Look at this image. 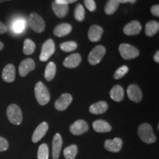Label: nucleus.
I'll list each match as a JSON object with an SVG mask.
<instances>
[{"mask_svg":"<svg viewBox=\"0 0 159 159\" xmlns=\"http://www.w3.org/2000/svg\"><path fill=\"white\" fill-rule=\"evenodd\" d=\"M7 1H11V0H0V3L5 2H7Z\"/></svg>","mask_w":159,"mask_h":159,"instance_id":"37998d69","label":"nucleus"},{"mask_svg":"<svg viewBox=\"0 0 159 159\" xmlns=\"http://www.w3.org/2000/svg\"><path fill=\"white\" fill-rule=\"evenodd\" d=\"M55 42L52 39H48L43 43L41 52L40 55V61H48L52 55L55 53Z\"/></svg>","mask_w":159,"mask_h":159,"instance_id":"423d86ee","label":"nucleus"},{"mask_svg":"<svg viewBox=\"0 0 159 159\" xmlns=\"http://www.w3.org/2000/svg\"><path fill=\"white\" fill-rule=\"evenodd\" d=\"M81 63V56L78 53L69 55L63 61V66L66 68L74 69L78 66Z\"/></svg>","mask_w":159,"mask_h":159,"instance_id":"dca6fc26","label":"nucleus"},{"mask_svg":"<svg viewBox=\"0 0 159 159\" xmlns=\"http://www.w3.org/2000/svg\"><path fill=\"white\" fill-rule=\"evenodd\" d=\"M77 152H78V149H77V145L71 144L64 149L63 155L66 159H75L77 154Z\"/></svg>","mask_w":159,"mask_h":159,"instance_id":"cd10ccee","label":"nucleus"},{"mask_svg":"<svg viewBox=\"0 0 159 159\" xmlns=\"http://www.w3.org/2000/svg\"><path fill=\"white\" fill-rule=\"evenodd\" d=\"M138 134L142 142L147 144H152L156 141V136L153 134L152 127L148 123H144L139 127Z\"/></svg>","mask_w":159,"mask_h":159,"instance_id":"f03ea898","label":"nucleus"},{"mask_svg":"<svg viewBox=\"0 0 159 159\" xmlns=\"http://www.w3.org/2000/svg\"><path fill=\"white\" fill-rule=\"evenodd\" d=\"M136 1L137 0H128V2H130L131 4H134V3H136Z\"/></svg>","mask_w":159,"mask_h":159,"instance_id":"79ce46f5","label":"nucleus"},{"mask_svg":"<svg viewBox=\"0 0 159 159\" xmlns=\"http://www.w3.org/2000/svg\"><path fill=\"white\" fill-rule=\"evenodd\" d=\"M77 1V0H55V2H56L57 4H61V5H68L69 4L74 3Z\"/></svg>","mask_w":159,"mask_h":159,"instance_id":"e433bc0d","label":"nucleus"},{"mask_svg":"<svg viewBox=\"0 0 159 159\" xmlns=\"http://www.w3.org/2000/svg\"><path fill=\"white\" fill-rule=\"evenodd\" d=\"M35 67V61L32 58H27L21 61L19 67V72L21 77H26L30 72L34 70Z\"/></svg>","mask_w":159,"mask_h":159,"instance_id":"1a4fd4ad","label":"nucleus"},{"mask_svg":"<svg viewBox=\"0 0 159 159\" xmlns=\"http://www.w3.org/2000/svg\"><path fill=\"white\" fill-rule=\"evenodd\" d=\"M35 95L38 102L45 105L50 100V93L47 87L42 82H38L35 86Z\"/></svg>","mask_w":159,"mask_h":159,"instance_id":"f257e3e1","label":"nucleus"},{"mask_svg":"<svg viewBox=\"0 0 159 159\" xmlns=\"http://www.w3.org/2000/svg\"><path fill=\"white\" fill-rule=\"evenodd\" d=\"M108 105L104 101H99L91 105L89 108V111L93 114H102L108 110Z\"/></svg>","mask_w":159,"mask_h":159,"instance_id":"412c9836","label":"nucleus"},{"mask_svg":"<svg viewBox=\"0 0 159 159\" xmlns=\"http://www.w3.org/2000/svg\"><path fill=\"white\" fill-rule=\"evenodd\" d=\"M7 116L10 122L15 125H19L22 122V113L21 108L16 104H11L7 107Z\"/></svg>","mask_w":159,"mask_h":159,"instance_id":"7ed1b4c3","label":"nucleus"},{"mask_svg":"<svg viewBox=\"0 0 159 159\" xmlns=\"http://www.w3.org/2000/svg\"><path fill=\"white\" fill-rule=\"evenodd\" d=\"M35 48H36V45L31 39H27L25 40L23 47L24 54L27 55H32L35 52Z\"/></svg>","mask_w":159,"mask_h":159,"instance_id":"bb28decb","label":"nucleus"},{"mask_svg":"<svg viewBox=\"0 0 159 159\" xmlns=\"http://www.w3.org/2000/svg\"><path fill=\"white\" fill-rule=\"evenodd\" d=\"M75 18L78 21H83L85 19V9L80 4L77 5L75 8Z\"/></svg>","mask_w":159,"mask_h":159,"instance_id":"7c9ffc66","label":"nucleus"},{"mask_svg":"<svg viewBox=\"0 0 159 159\" xmlns=\"http://www.w3.org/2000/svg\"><path fill=\"white\" fill-rule=\"evenodd\" d=\"M28 24L35 33H41L45 30V22L41 16L36 13H31L28 16Z\"/></svg>","mask_w":159,"mask_h":159,"instance_id":"20e7f679","label":"nucleus"},{"mask_svg":"<svg viewBox=\"0 0 159 159\" xmlns=\"http://www.w3.org/2000/svg\"><path fill=\"white\" fill-rule=\"evenodd\" d=\"M69 130L72 134L79 136V135L85 134L89 130V125L85 121L83 120V119H80L71 125Z\"/></svg>","mask_w":159,"mask_h":159,"instance_id":"6e6552de","label":"nucleus"},{"mask_svg":"<svg viewBox=\"0 0 159 159\" xmlns=\"http://www.w3.org/2000/svg\"><path fill=\"white\" fill-rule=\"evenodd\" d=\"M63 140L61 135L56 134L52 140V158L58 159L61 148H62Z\"/></svg>","mask_w":159,"mask_h":159,"instance_id":"a211bd4d","label":"nucleus"},{"mask_svg":"<svg viewBox=\"0 0 159 159\" xmlns=\"http://www.w3.org/2000/svg\"><path fill=\"white\" fill-rule=\"evenodd\" d=\"M52 10L54 11L55 14L58 18H64L68 14L69 12V6L66 5H61V4H57L56 2H53L52 5Z\"/></svg>","mask_w":159,"mask_h":159,"instance_id":"5701e85b","label":"nucleus"},{"mask_svg":"<svg viewBox=\"0 0 159 159\" xmlns=\"http://www.w3.org/2000/svg\"><path fill=\"white\" fill-rule=\"evenodd\" d=\"M117 1H118L119 3H122V4L128 2V0H117Z\"/></svg>","mask_w":159,"mask_h":159,"instance_id":"ea45409f","label":"nucleus"},{"mask_svg":"<svg viewBox=\"0 0 159 159\" xmlns=\"http://www.w3.org/2000/svg\"><path fill=\"white\" fill-rule=\"evenodd\" d=\"M103 34V29L98 25H92L89 30V39L92 42L99 41Z\"/></svg>","mask_w":159,"mask_h":159,"instance_id":"f3484780","label":"nucleus"},{"mask_svg":"<svg viewBox=\"0 0 159 159\" xmlns=\"http://www.w3.org/2000/svg\"><path fill=\"white\" fill-rule=\"evenodd\" d=\"M151 13L152 15L158 17L159 16V5H155L153 6H152L150 9Z\"/></svg>","mask_w":159,"mask_h":159,"instance_id":"c9c22d12","label":"nucleus"},{"mask_svg":"<svg viewBox=\"0 0 159 159\" xmlns=\"http://www.w3.org/2000/svg\"><path fill=\"white\" fill-rule=\"evenodd\" d=\"M154 61H156V63L159 62V52L157 51L156 53L154 55Z\"/></svg>","mask_w":159,"mask_h":159,"instance_id":"58836bf2","label":"nucleus"},{"mask_svg":"<svg viewBox=\"0 0 159 159\" xmlns=\"http://www.w3.org/2000/svg\"><path fill=\"white\" fill-rule=\"evenodd\" d=\"M119 51L121 56L125 60L136 58L139 55V49L133 45L128 44V43H122L119 45Z\"/></svg>","mask_w":159,"mask_h":159,"instance_id":"39448f33","label":"nucleus"},{"mask_svg":"<svg viewBox=\"0 0 159 159\" xmlns=\"http://www.w3.org/2000/svg\"><path fill=\"white\" fill-rule=\"evenodd\" d=\"M124 89L121 85H116L111 89L110 91V97L113 100L116 102H120L124 99Z\"/></svg>","mask_w":159,"mask_h":159,"instance_id":"4be33fe9","label":"nucleus"},{"mask_svg":"<svg viewBox=\"0 0 159 159\" xmlns=\"http://www.w3.org/2000/svg\"><path fill=\"white\" fill-rule=\"evenodd\" d=\"M122 147V141L119 138L108 139L105 142V148L107 150L113 152H118Z\"/></svg>","mask_w":159,"mask_h":159,"instance_id":"2eb2a0df","label":"nucleus"},{"mask_svg":"<svg viewBox=\"0 0 159 159\" xmlns=\"http://www.w3.org/2000/svg\"><path fill=\"white\" fill-rule=\"evenodd\" d=\"M3 48H4V44H3V43L0 41V51H1L2 49H3Z\"/></svg>","mask_w":159,"mask_h":159,"instance_id":"a19ab883","label":"nucleus"},{"mask_svg":"<svg viewBox=\"0 0 159 159\" xmlns=\"http://www.w3.org/2000/svg\"><path fill=\"white\" fill-rule=\"evenodd\" d=\"M25 28V22L23 20H18L15 21L13 25V30L15 33H21Z\"/></svg>","mask_w":159,"mask_h":159,"instance_id":"473e14b6","label":"nucleus"},{"mask_svg":"<svg viewBox=\"0 0 159 159\" xmlns=\"http://www.w3.org/2000/svg\"><path fill=\"white\" fill-rule=\"evenodd\" d=\"M128 67L127 66H122L119 67V69H116V71H115L114 75V79L118 80L122 78L125 76V75L128 73Z\"/></svg>","mask_w":159,"mask_h":159,"instance_id":"2f4dec72","label":"nucleus"},{"mask_svg":"<svg viewBox=\"0 0 159 159\" xmlns=\"http://www.w3.org/2000/svg\"><path fill=\"white\" fill-rule=\"evenodd\" d=\"M93 128L97 133H107L111 130V125L106 121L99 119L93 122Z\"/></svg>","mask_w":159,"mask_h":159,"instance_id":"6ab92c4d","label":"nucleus"},{"mask_svg":"<svg viewBox=\"0 0 159 159\" xmlns=\"http://www.w3.org/2000/svg\"><path fill=\"white\" fill-rule=\"evenodd\" d=\"M72 102V96L69 94H63L55 101V108L59 111H63L68 108V106Z\"/></svg>","mask_w":159,"mask_h":159,"instance_id":"9d476101","label":"nucleus"},{"mask_svg":"<svg viewBox=\"0 0 159 159\" xmlns=\"http://www.w3.org/2000/svg\"><path fill=\"white\" fill-rule=\"evenodd\" d=\"M105 48L102 45H98L95 47L91 52L89 53L88 60L91 65H97L102 61L105 54Z\"/></svg>","mask_w":159,"mask_h":159,"instance_id":"0eeeda50","label":"nucleus"},{"mask_svg":"<svg viewBox=\"0 0 159 159\" xmlns=\"http://www.w3.org/2000/svg\"><path fill=\"white\" fill-rule=\"evenodd\" d=\"M56 66H55L54 62H50L47 64V67H46L45 72H44V77L45 79L47 81H51L54 79L56 74Z\"/></svg>","mask_w":159,"mask_h":159,"instance_id":"393cba45","label":"nucleus"},{"mask_svg":"<svg viewBox=\"0 0 159 159\" xmlns=\"http://www.w3.org/2000/svg\"><path fill=\"white\" fill-rule=\"evenodd\" d=\"M84 4L86 8L91 12L94 11L97 8V5L94 0H84Z\"/></svg>","mask_w":159,"mask_h":159,"instance_id":"72a5a7b5","label":"nucleus"},{"mask_svg":"<svg viewBox=\"0 0 159 159\" xmlns=\"http://www.w3.org/2000/svg\"><path fill=\"white\" fill-rule=\"evenodd\" d=\"M77 44L75 41H66L61 43L60 48L63 52H69L74 51L77 49Z\"/></svg>","mask_w":159,"mask_h":159,"instance_id":"c85d7f7f","label":"nucleus"},{"mask_svg":"<svg viewBox=\"0 0 159 159\" xmlns=\"http://www.w3.org/2000/svg\"><path fill=\"white\" fill-rule=\"evenodd\" d=\"M2 78L6 83H13L16 78V68L13 64H7L2 73Z\"/></svg>","mask_w":159,"mask_h":159,"instance_id":"ddd939ff","label":"nucleus"},{"mask_svg":"<svg viewBox=\"0 0 159 159\" xmlns=\"http://www.w3.org/2000/svg\"><path fill=\"white\" fill-rule=\"evenodd\" d=\"M142 25L138 21H132L125 26L123 32L127 35H136L140 33Z\"/></svg>","mask_w":159,"mask_h":159,"instance_id":"f8f14e48","label":"nucleus"},{"mask_svg":"<svg viewBox=\"0 0 159 159\" xmlns=\"http://www.w3.org/2000/svg\"><path fill=\"white\" fill-rule=\"evenodd\" d=\"M49 158V148L47 144L40 145L38 150V159H48Z\"/></svg>","mask_w":159,"mask_h":159,"instance_id":"c756f323","label":"nucleus"},{"mask_svg":"<svg viewBox=\"0 0 159 159\" xmlns=\"http://www.w3.org/2000/svg\"><path fill=\"white\" fill-rule=\"evenodd\" d=\"M159 23L156 21H150L145 26V34L148 36H153L158 32Z\"/></svg>","mask_w":159,"mask_h":159,"instance_id":"b1692460","label":"nucleus"},{"mask_svg":"<svg viewBox=\"0 0 159 159\" xmlns=\"http://www.w3.org/2000/svg\"><path fill=\"white\" fill-rule=\"evenodd\" d=\"M48 129L49 125L47 122H43L42 123H41L37 127L36 129H35L34 133H33V136H32V141H33V142L36 143L39 142L45 136V134H47Z\"/></svg>","mask_w":159,"mask_h":159,"instance_id":"4468645a","label":"nucleus"},{"mask_svg":"<svg viewBox=\"0 0 159 159\" xmlns=\"http://www.w3.org/2000/svg\"><path fill=\"white\" fill-rule=\"evenodd\" d=\"M7 27L5 24L0 21V34H5L7 32Z\"/></svg>","mask_w":159,"mask_h":159,"instance_id":"4c0bfd02","label":"nucleus"},{"mask_svg":"<svg viewBox=\"0 0 159 159\" xmlns=\"http://www.w3.org/2000/svg\"><path fill=\"white\" fill-rule=\"evenodd\" d=\"M9 144L5 138L0 136V152L7 150L8 149Z\"/></svg>","mask_w":159,"mask_h":159,"instance_id":"f704fd0d","label":"nucleus"},{"mask_svg":"<svg viewBox=\"0 0 159 159\" xmlns=\"http://www.w3.org/2000/svg\"><path fill=\"white\" fill-rule=\"evenodd\" d=\"M71 25L67 23H63L57 25L54 30V35L57 37H63L69 35L71 32Z\"/></svg>","mask_w":159,"mask_h":159,"instance_id":"aec40b11","label":"nucleus"},{"mask_svg":"<svg viewBox=\"0 0 159 159\" xmlns=\"http://www.w3.org/2000/svg\"><path fill=\"white\" fill-rule=\"evenodd\" d=\"M129 99L135 102H139L142 99V92L138 85L136 84L130 85L127 90Z\"/></svg>","mask_w":159,"mask_h":159,"instance_id":"9b49d317","label":"nucleus"},{"mask_svg":"<svg viewBox=\"0 0 159 159\" xmlns=\"http://www.w3.org/2000/svg\"><path fill=\"white\" fill-rule=\"evenodd\" d=\"M119 5L120 3L117 0H108L105 7V13L108 15L114 14L118 9Z\"/></svg>","mask_w":159,"mask_h":159,"instance_id":"a878e982","label":"nucleus"}]
</instances>
